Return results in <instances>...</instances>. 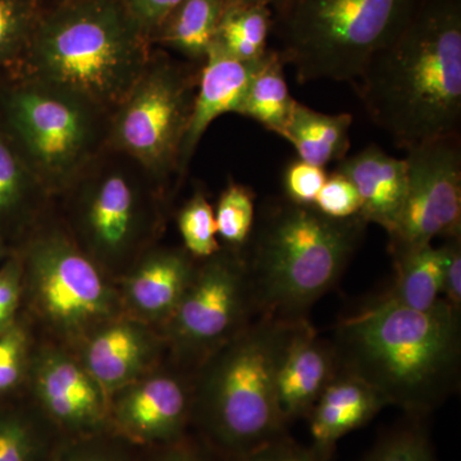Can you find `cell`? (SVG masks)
I'll list each match as a JSON object with an SVG mask.
<instances>
[{
    "mask_svg": "<svg viewBox=\"0 0 461 461\" xmlns=\"http://www.w3.org/2000/svg\"><path fill=\"white\" fill-rule=\"evenodd\" d=\"M460 313L442 299L415 311L379 296L336 327L330 344L339 372L421 420L459 388Z\"/></svg>",
    "mask_w": 461,
    "mask_h": 461,
    "instance_id": "6da1fadb",
    "label": "cell"
},
{
    "mask_svg": "<svg viewBox=\"0 0 461 461\" xmlns=\"http://www.w3.org/2000/svg\"><path fill=\"white\" fill-rule=\"evenodd\" d=\"M353 85L373 123L406 150L459 135L461 0H421Z\"/></svg>",
    "mask_w": 461,
    "mask_h": 461,
    "instance_id": "7a4b0ae2",
    "label": "cell"
},
{
    "mask_svg": "<svg viewBox=\"0 0 461 461\" xmlns=\"http://www.w3.org/2000/svg\"><path fill=\"white\" fill-rule=\"evenodd\" d=\"M366 224L360 215L335 220L286 198L267 203L240 250L258 313L286 321L306 318L344 275Z\"/></svg>",
    "mask_w": 461,
    "mask_h": 461,
    "instance_id": "3957f363",
    "label": "cell"
},
{
    "mask_svg": "<svg viewBox=\"0 0 461 461\" xmlns=\"http://www.w3.org/2000/svg\"><path fill=\"white\" fill-rule=\"evenodd\" d=\"M149 45L121 0H65L41 14L25 54L33 81L115 111L147 68Z\"/></svg>",
    "mask_w": 461,
    "mask_h": 461,
    "instance_id": "277c9868",
    "label": "cell"
},
{
    "mask_svg": "<svg viewBox=\"0 0 461 461\" xmlns=\"http://www.w3.org/2000/svg\"><path fill=\"white\" fill-rule=\"evenodd\" d=\"M294 321L257 315L194 371L191 432L222 459L286 435L276 375Z\"/></svg>",
    "mask_w": 461,
    "mask_h": 461,
    "instance_id": "5b68a950",
    "label": "cell"
},
{
    "mask_svg": "<svg viewBox=\"0 0 461 461\" xmlns=\"http://www.w3.org/2000/svg\"><path fill=\"white\" fill-rule=\"evenodd\" d=\"M421 0H290L273 12V48L300 84H353L408 25Z\"/></svg>",
    "mask_w": 461,
    "mask_h": 461,
    "instance_id": "8992f818",
    "label": "cell"
},
{
    "mask_svg": "<svg viewBox=\"0 0 461 461\" xmlns=\"http://www.w3.org/2000/svg\"><path fill=\"white\" fill-rule=\"evenodd\" d=\"M23 314L41 339L77 348L122 313L117 284L78 248L62 221L45 218L17 250Z\"/></svg>",
    "mask_w": 461,
    "mask_h": 461,
    "instance_id": "52a82bcc",
    "label": "cell"
},
{
    "mask_svg": "<svg viewBox=\"0 0 461 461\" xmlns=\"http://www.w3.org/2000/svg\"><path fill=\"white\" fill-rule=\"evenodd\" d=\"M66 230L78 248L114 282L157 244L165 223L162 195L123 168L100 169L75 182Z\"/></svg>",
    "mask_w": 461,
    "mask_h": 461,
    "instance_id": "ba28073f",
    "label": "cell"
},
{
    "mask_svg": "<svg viewBox=\"0 0 461 461\" xmlns=\"http://www.w3.org/2000/svg\"><path fill=\"white\" fill-rule=\"evenodd\" d=\"M168 57H150L126 99L115 108L111 141L154 181L177 171L199 75Z\"/></svg>",
    "mask_w": 461,
    "mask_h": 461,
    "instance_id": "9c48e42d",
    "label": "cell"
},
{
    "mask_svg": "<svg viewBox=\"0 0 461 461\" xmlns=\"http://www.w3.org/2000/svg\"><path fill=\"white\" fill-rule=\"evenodd\" d=\"M257 315L241 251L222 247L214 256L198 260L180 304L159 330L169 359L194 372Z\"/></svg>",
    "mask_w": 461,
    "mask_h": 461,
    "instance_id": "30bf717a",
    "label": "cell"
},
{
    "mask_svg": "<svg viewBox=\"0 0 461 461\" xmlns=\"http://www.w3.org/2000/svg\"><path fill=\"white\" fill-rule=\"evenodd\" d=\"M95 112L84 100L38 81L9 98V121L48 195L67 193L81 177L95 148Z\"/></svg>",
    "mask_w": 461,
    "mask_h": 461,
    "instance_id": "8fae6325",
    "label": "cell"
},
{
    "mask_svg": "<svg viewBox=\"0 0 461 461\" xmlns=\"http://www.w3.org/2000/svg\"><path fill=\"white\" fill-rule=\"evenodd\" d=\"M408 187L395 226L391 254L461 235L460 135L430 139L408 149Z\"/></svg>",
    "mask_w": 461,
    "mask_h": 461,
    "instance_id": "7c38bea8",
    "label": "cell"
},
{
    "mask_svg": "<svg viewBox=\"0 0 461 461\" xmlns=\"http://www.w3.org/2000/svg\"><path fill=\"white\" fill-rule=\"evenodd\" d=\"M193 373L171 359L109 393V432L136 447H159L191 432Z\"/></svg>",
    "mask_w": 461,
    "mask_h": 461,
    "instance_id": "4fadbf2b",
    "label": "cell"
},
{
    "mask_svg": "<svg viewBox=\"0 0 461 461\" xmlns=\"http://www.w3.org/2000/svg\"><path fill=\"white\" fill-rule=\"evenodd\" d=\"M26 395L67 439L109 432V396L74 348L39 339Z\"/></svg>",
    "mask_w": 461,
    "mask_h": 461,
    "instance_id": "5bb4252c",
    "label": "cell"
},
{
    "mask_svg": "<svg viewBox=\"0 0 461 461\" xmlns=\"http://www.w3.org/2000/svg\"><path fill=\"white\" fill-rule=\"evenodd\" d=\"M75 351L108 396L168 359L162 332L126 314L103 323Z\"/></svg>",
    "mask_w": 461,
    "mask_h": 461,
    "instance_id": "9a60e30c",
    "label": "cell"
},
{
    "mask_svg": "<svg viewBox=\"0 0 461 461\" xmlns=\"http://www.w3.org/2000/svg\"><path fill=\"white\" fill-rule=\"evenodd\" d=\"M198 259L184 247L154 245L115 282L122 313L160 330L186 293Z\"/></svg>",
    "mask_w": 461,
    "mask_h": 461,
    "instance_id": "2e32d148",
    "label": "cell"
},
{
    "mask_svg": "<svg viewBox=\"0 0 461 461\" xmlns=\"http://www.w3.org/2000/svg\"><path fill=\"white\" fill-rule=\"evenodd\" d=\"M338 372L332 344L306 318L294 321L276 375L278 408L287 426L309 417Z\"/></svg>",
    "mask_w": 461,
    "mask_h": 461,
    "instance_id": "e0dca14e",
    "label": "cell"
},
{
    "mask_svg": "<svg viewBox=\"0 0 461 461\" xmlns=\"http://www.w3.org/2000/svg\"><path fill=\"white\" fill-rule=\"evenodd\" d=\"M259 60L245 62L212 45L200 65L193 111L178 158V172L186 171L194 151L214 120L226 113H239Z\"/></svg>",
    "mask_w": 461,
    "mask_h": 461,
    "instance_id": "ac0fdd59",
    "label": "cell"
},
{
    "mask_svg": "<svg viewBox=\"0 0 461 461\" xmlns=\"http://www.w3.org/2000/svg\"><path fill=\"white\" fill-rule=\"evenodd\" d=\"M336 172L346 176L359 194L360 217L390 232L406 195V160L388 156L377 145H371L357 156L342 159Z\"/></svg>",
    "mask_w": 461,
    "mask_h": 461,
    "instance_id": "d6986e66",
    "label": "cell"
},
{
    "mask_svg": "<svg viewBox=\"0 0 461 461\" xmlns=\"http://www.w3.org/2000/svg\"><path fill=\"white\" fill-rule=\"evenodd\" d=\"M386 403L363 381L338 372L324 388L309 420L312 446L332 456L339 439L366 426Z\"/></svg>",
    "mask_w": 461,
    "mask_h": 461,
    "instance_id": "ffe728a7",
    "label": "cell"
},
{
    "mask_svg": "<svg viewBox=\"0 0 461 461\" xmlns=\"http://www.w3.org/2000/svg\"><path fill=\"white\" fill-rule=\"evenodd\" d=\"M66 441L26 393L0 402V461H53Z\"/></svg>",
    "mask_w": 461,
    "mask_h": 461,
    "instance_id": "44dd1931",
    "label": "cell"
},
{
    "mask_svg": "<svg viewBox=\"0 0 461 461\" xmlns=\"http://www.w3.org/2000/svg\"><path fill=\"white\" fill-rule=\"evenodd\" d=\"M351 124V114L321 113L297 102L284 139L294 145L300 160L324 168L345 159L350 149Z\"/></svg>",
    "mask_w": 461,
    "mask_h": 461,
    "instance_id": "7402d4cb",
    "label": "cell"
},
{
    "mask_svg": "<svg viewBox=\"0 0 461 461\" xmlns=\"http://www.w3.org/2000/svg\"><path fill=\"white\" fill-rule=\"evenodd\" d=\"M226 5L227 0H182L151 35L150 42L202 65L214 44Z\"/></svg>",
    "mask_w": 461,
    "mask_h": 461,
    "instance_id": "603a6c76",
    "label": "cell"
},
{
    "mask_svg": "<svg viewBox=\"0 0 461 461\" xmlns=\"http://www.w3.org/2000/svg\"><path fill=\"white\" fill-rule=\"evenodd\" d=\"M48 196L29 163L0 136V224L20 221L32 232L47 218Z\"/></svg>",
    "mask_w": 461,
    "mask_h": 461,
    "instance_id": "cb8c5ba5",
    "label": "cell"
},
{
    "mask_svg": "<svg viewBox=\"0 0 461 461\" xmlns=\"http://www.w3.org/2000/svg\"><path fill=\"white\" fill-rule=\"evenodd\" d=\"M280 54L269 48L256 67L238 114L284 138L297 100L290 95Z\"/></svg>",
    "mask_w": 461,
    "mask_h": 461,
    "instance_id": "d4e9b609",
    "label": "cell"
},
{
    "mask_svg": "<svg viewBox=\"0 0 461 461\" xmlns=\"http://www.w3.org/2000/svg\"><path fill=\"white\" fill-rule=\"evenodd\" d=\"M395 278L384 296L415 311H429L441 300L439 247L426 245L393 253Z\"/></svg>",
    "mask_w": 461,
    "mask_h": 461,
    "instance_id": "484cf974",
    "label": "cell"
},
{
    "mask_svg": "<svg viewBox=\"0 0 461 461\" xmlns=\"http://www.w3.org/2000/svg\"><path fill=\"white\" fill-rule=\"evenodd\" d=\"M272 27L271 8L227 0L214 44L240 60L256 62L269 50Z\"/></svg>",
    "mask_w": 461,
    "mask_h": 461,
    "instance_id": "4316f807",
    "label": "cell"
},
{
    "mask_svg": "<svg viewBox=\"0 0 461 461\" xmlns=\"http://www.w3.org/2000/svg\"><path fill=\"white\" fill-rule=\"evenodd\" d=\"M39 338L23 314L0 330V402L25 393Z\"/></svg>",
    "mask_w": 461,
    "mask_h": 461,
    "instance_id": "83f0119b",
    "label": "cell"
},
{
    "mask_svg": "<svg viewBox=\"0 0 461 461\" xmlns=\"http://www.w3.org/2000/svg\"><path fill=\"white\" fill-rule=\"evenodd\" d=\"M214 215L218 236L226 248L241 250L256 222L253 191L244 185L230 182L218 199Z\"/></svg>",
    "mask_w": 461,
    "mask_h": 461,
    "instance_id": "f1b7e54d",
    "label": "cell"
},
{
    "mask_svg": "<svg viewBox=\"0 0 461 461\" xmlns=\"http://www.w3.org/2000/svg\"><path fill=\"white\" fill-rule=\"evenodd\" d=\"M184 248L195 259L214 256L222 249L218 241L214 208L202 191H196L177 215Z\"/></svg>",
    "mask_w": 461,
    "mask_h": 461,
    "instance_id": "f546056e",
    "label": "cell"
},
{
    "mask_svg": "<svg viewBox=\"0 0 461 461\" xmlns=\"http://www.w3.org/2000/svg\"><path fill=\"white\" fill-rule=\"evenodd\" d=\"M363 461L439 460L420 420L409 418L406 423L384 433Z\"/></svg>",
    "mask_w": 461,
    "mask_h": 461,
    "instance_id": "4dcf8cb0",
    "label": "cell"
},
{
    "mask_svg": "<svg viewBox=\"0 0 461 461\" xmlns=\"http://www.w3.org/2000/svg\"><path fill=\"white\" fill-rule=\"evenodd\" d=\"M39 17L36 0H0V66L26 53Z\"/></svg>",
    "mask_w": 461,
    "mask_h": 461,
    "instance_id": "1f68e13d",
    "label": "cell"
},
{
    "mask_svg": "<svg viewBox=\"0 0 461 461\" xmlns=\"http://www.w3.org/2000/svg\"><path fill=\"white\" fill-rule=\"evenodd\" d=\"M53 461H142V450L105 432L67 439Z\"/></svg>",
    "mask_w": 461,
    "mask_h": 461,
    "instance_id": "d6a6232c",
    "label": "cell"
},
{
    "mask_svg": "<svg viewBox=\"0 0 461 461\" xmlns=\"http://www.w3.org/2000/svg\"><path fill=\"white\" fill-rule=\"evenodd\" d=\"M313 206L327 217L346 220L360 215L362 202L351 181L335 171L327 177L314 200Z\"/></svg>",
    "mask_w": 461,
    "mask_h": 461,
    "instance_id": "836d02e7",
    "label": "cell"
},
{
    "mask_svg": "<svg viewBox=\"0 0 461 461\" xmlns=\"http://www.w3.org/2000/svg\"><path fill=\"white\" fill-rule=\"evenodd\" d=\"M223 461H332V456L314 446L300 445L286 433L254 450L226 457Z\"/></svg>",
    "mask_w": 461,
    "mask_h": 461,
    "instance_id": "e575fe53",
    "label": "cell"
},
{
    "mask_svg": "<svg viewBox=\"0 0 461 461\" xmlns=\"http://www.w3.org/2000/svg\"><path fill=\"white\" fill-rule=\"evenodd\" d=\"M327 177L329 175L323 167L311 165L304 160H294L284 175L285 198L296 204L313 206Z\"/></svg>",
    "mask_w": 461,
    "mask_h": 461,
    "instance_id": "d590c367",
    "label": "cell"
},
{
    "mask_svg": "<svg viewBox=\"0 0 461 461\" xmlns=\"http://www.w3.org/2000/svg\"><path fill=\"white\" fill-rule=\"evenodd\" d=\"M23 313V264L14 251L0 268V330Z\"/></svg>",
    "mask_w": 461,
    "mask_h": 461,
    "instance_id": "8d00e7d4",
    "label": "cell"
},
{
    "mask_svg": "<svg viewBox=\"0 0 461 461\" xmlns=\"http://www.w3.org/2000/svg\"><path fill=\"white\" fill-rule=\"evenodd\" d=\"M142 461H223L213 448L190 432L172 444L142 450Z\"/></svg>",
    "mask_w": 461,
    "mask_h": 461,
    "instance_id": "74e56055",
    "label": "cell"
},
{
    "mask_svg": "<svg viewBox=\"0 0 461 461\" xmlns=\"http://www.w3.org/2000/svg\"><path fill=\"white\" fill-rule=\"evenodd\" d=\"M442 257L441 299L461 312V235L445 239Z\"/></svg>",
    "mask_w": 461,
    "mask_h": 461,
    "instance_id": "f35d334b",
    "label": "cell"
},
{
    "mask_svg": "<svg viewBox=\"0 0 461 461\" xmlns=\"http://www.w3.org/2000/svg\"><path fill=\"white\" fill-rule=\"evenodd\" d=\"M127 14L150 41L151 35L182 0H121Z\"/></svg>",
    "mask_w": 461,
    "mask_h": 461,
    "instance_id": "ab89813d",
    "label": "cell"
},
{
    "mask_svg": "<svg viewBox=\"0 0 461 461\" xmlns=\"http://www.w3.org/2000/svg\"><path fill=\"white\" fill-rule=\"evenodd\" d=\"M239 2L250 3V5H264V7L271 8L272 11L286 5L290 0H239Z\"/></svg>",
    "mask_w": 461,
    "mask_h": 461,
    "instance_id": "60d3db41",
    "label": "cell"
},
{
    "mask_svg": "<svg viewBox=\"0 0 461 461\" xmlns=\"http://www.w3.org/2000/svg\"><path fill=\"white\" fill-rule=\"evenodd\" d=\"M0 257H2V247H0Z\"/></svg>",
    "mask_w": 461,
    "mask_h": 461,
    "instance_id": "b9f144b4",
    "label": "cell"
}]
</instances>
